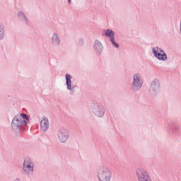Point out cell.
Segmentation results:
<instances>
[{
    "label": "cell",
    "instance_id": "9",
    "mask_svg": "<svg viewBox=\"0 0 181 181\" xmlns=\"http://www.w3.org/2000/svg\"><path fill=\"white\" fill-rule=\"evenodd\" d=\"M69 132L67 129L62 128L58 132V138L62 143H65L69 137Z\"/></svg>",
    "mask_w": 181,
    "mask_h": 181
},
{
    "label": "cell",
    "instance_id": "4",
    "mask_svg": "<svg viewBox=\"0 0 181 181\" xmlns=\"http://www.w3.org/2000/svg\"><path fill=\"white\" fill-rule=\"evenodd\" d=\"M23 171L26 174L32 173L34 169V164L29 157L25 158L23 164Z\"/></svg>",
    "mask_w": 181,
    "mask_h": 181
},
{
    "label": "cell",
    "instance_id": "16",
    "mask_svg": "<svg viewBox=\"0 0 181 181\" xmlns=\"http://www.w3.org/2000/svg\"><path fill=\"white\" fill-rule=\"evenodd\" d=\"M4 37V28L3 24L0 22V40H2Z\"/></svg>",
    "mask_w": 181,
    "mask_h": 181
},
{
    "label": "cell",
    "instance_id": "1",
    "mask_svg": "<svg viewBox=\"0 0 181 181\" xmlns=\"http://www.w3.org/2000/svg\"><path fill=\"white\" fill-rule=\"evenodd\" d=\"M29 122V118L25 113H21L14 117L11 122L12 130L17 134H19L25 129Z\"/></svg>",
    "mask_w": 181,
    "mask_h": 181
},
{
    "label": "cell",
    "instance_id": "8",
    "mask_svg": "<svg viewBox=\"0 0 181 181\" xmlns=\"http://www.w3.org/2000/svg\"><path fill=\"white\" fill-rule=\"evenodd\" d=\"M137 175L138 181H152L149 174L145 169L138 168L137 170Z\"/></svg>",
    "mask_w": 181,
    "mask_h": 181
},
{
    "label": "cell",
    "instance_id": "13",
    "mask_svg": "<svg viewBox=\"0 0 181 181\" xmlns=\"http://www.w3.org/2000/svg\"><path fill=\"white\" fill-rule=\"evenodd\" d=\"M52 43L54 45H59L60 43V39L56 33H54L52 37Z\"/></svg>",
    "mask_w": 181,
    "mask_h": 181
},
{
    "label": "cell",
    "instance_id": "14",
    "mask_svg": "<svg viewBox=\"0 0 181 181\" xmlns=\"http://www.w3.org/2000/svg\"><path fill=\"white\" fill-rule=\"evenodd\" d=\"M66 83L68 89L69 90H72L73 88L71 84V78H72L71 76L69 74H66Z\"/></svg>",
    "mask_w": 181,
    "mask_h": 181
},
{
    "label": "cell",
    "instance_id": "5",
    "mask_svg": "<svg viewBox=\"0 0 181 181\" xmlns=\"http://www.w3.org/2000/svg\"><path fill=\"white\" fill-rule=\"evenodd\" d=\"M143 80L139 74H135L133 76V82L132 84V89L134 91H137L142 87Z\"/></svg>",
    "mask_w": 181,
    "mask_h": 181
},
{
    "label": "cell",
    "instance_id": "7",
    "mask_svg": "<svg viewBox=\"0 0 181 181\" xmlns=\"http://www.w3.org/2000/svg\"><path fill=\"white\" fill-rule=\"evenodd\" d=\"M160 82L157 78H154L153 81L151 82L150 86V91L151 94L154 96L158 95L160 92Z\"/></svg>",
    "mask_w": 181,
    "mask_h": 181
},
{
    "label": "cell",
    "instance_id": "2",
    "mask_svg": "<svg viewBox=\"0 0 181 181\" xmlns=\"http://www.w3.org/2000/svg\"><path fill=\"white\" fill-rule=\"evenodd\" d=\"M97 175L99 181H110L112 178V172L107 167L100 166L97 170Z\"/></svg>",
    "mask_w": 181,
    "mask_h": 181
},
{
    "label": "cell",
    "instance_id": "11",
    "mask_svg": "<svg viewBox=\"0 0 181 181\" xmlns=\"http://www.w3.org/2000/svg\"><path fill=\"white\" fill-rule=\"evenodd\" d=\"M40 128H41V130L43 132H46L48 128H49V121L48 118H46V116H44L42 118V119L40 121Z\"/></svg>",
    "mask_w": 181,
    "mask_h": 181
},
{
    "label": "cell",
    "instance_id": "3",
    "mask_svg": "<svg viewBox=\"0 0 181 181\" xmlns=\"http://www.w3.org/2000/svg\"><path fill=\"white\" fill-rule=\"evenodd\" d=\"M90 108L93 113L98 118L103 117L105 110L101 104L95 101H93L90 103Z\"/></svg>",
    "mask_w": 181,
    "mask_h": 181
},
{
    "label": "cell",
    "instance_id": "12",
    "mask_svg": "<svg viewBox=\"0 0 181 181\" xmlns=\"http://www.w3.org/2000/svg\"><path fill=\"white\" fill-rule=\"evenodd\" d=\"M94 50L95 51L96 53L98 55H100L101 53H102L103 50L104 49V47L102 45V43H100L98 40H96L95 43H94Z\"/></svg>",
    "mask_w": 181,
    "mask_h": 181
},
{
    "label": "cell",
    "instance_id": "17",
    "mask_svg": "<svg viewBox=\"0 0 181 181\" xmlns=\"http://www.w3.org/2000/svg\"><path fill=\"white\" fill-rule=\"evenodd\" d=\"M69 2L70 3H71V0H69Z\"/></svg>",
    "mask_w": 181,
    "mask_h": 181
},
{
    "label": "cell",
    "instance_id": "15",
    "mask_svg": "<svg viewBox=\"0 0 181 181\" xmlns=\"http://www.w3.org/2000/svg\"><path fill=\"white\" fill-rule=\"evenodd\" d=\"M18 16L19 18L20 19L22 20L24 22L28 24V20L27 19V17L25 15V14L23 12L20 11H19L18 13Z\"/></svg>",
    "mask_w": 181,
    "mask_h": 181
},
{
    "label": "cell",
    "instance_id": "10",
    "mask_svg": "<svg viewBox=\"0 0 181 181\" xmlns=\"http://www.w3.org/2000/svg\"><path fill=\"white\" fill-rule=\"evenodd\" d=\"M103 34H104V36L107 37L109 38L110 41H111L113 45H114V46L116 48H119V44L116 43L115 41L114 32V31L112 30L111 29H108L107 30L104 31Z\"/></svg>",
    "mask_w": 181,
    "mask_h": 181
},
{
    "label": "cell",
    "instance_id": "6",
    "mask_svg": "<svg viewBox=\"0 0 181 181\" xmlns=\"http://www.w3.org/2000/svg\"><path fill=\"white\" fill-rule=\"evenodd\" d=\"M152 51L154 56L159 60H160L162 61H165L167 60V55L164 52V51L162 50L161 48H159L158 47H156L152 48Z\"/></svg>",
    "mask_w": 181,
    "mask_h": 181
}]
</instances>
